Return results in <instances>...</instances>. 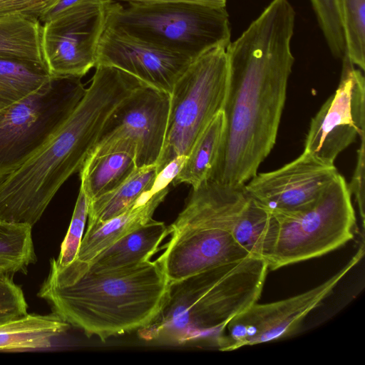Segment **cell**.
<instances>
[{
    "label": "cell",
    "instance_id": "1",
    "mask_svg": "<svg viewBox=\"0 0 365 365\" xmlns=\"http://www.w3.org/2000/svg\"><path fill=\"white\" fill-rule=\"evenodd\" d=\"M294 21L288 0H272L227 46L225 128L209 181L244 186L272 150L294 62L291 50Z\"/></svg>",
    "mask_w": 365,
    "mask_h": 365
},
{
    "label": "cell",
    "instance_id": "2",
    "mask_svg": "<svg viewBox=\"0 0 365 365\" xmlns=\"http://www.w3.org/2000/svg\"><path fill=\"white\" fill-rule=\"evenodd\" d=\"M139 86L119 69L96 66L91 85L65 122L0 180V220L33 227L61 186L79 172L113 110Z\"/></svg>",
    "mask_w": 365,
    "mask_h": 365
},
{
    "label": "cell",
    "instance_id": "3",
    "mask_svg": "<svg viewBox=\"0 0 365 365\" xmlns=\"http://www.w3.org/2000/svg\"><path fill=\"white\" fill-rule=\"evenodd\" d=\"M169 282L158 262L114 269H96L75 259L50 269L38 296L52 312L102 341L148 327L163 305Z\"/></svg>",
    "mask_w": 365,
    "mask_h": 365
},
{
    "label": "cell",
    "instance_id": "4",
    "mask_svg": "<svg viewBox=\"0 0 365 365\" xmlns=\"http://www.w3.org/2000/svg\"><path fill=\"white\" fill-rule=\"evenodd\" d=\"M268 269L264 259L250 255L170 282L159 313L139 336L178 344L216 339L230 319L257 302Z\"/></svg>",
    "mask_w": 365,
    "mask_h": 365
},
{
    "label": "cell",
    "instance_id": "5",
    "mask_svg": "<svg viewBox=\"0 0 365 365\" xmlns=\"http://www.w3.org/2000/svg\"><path fill=\"white\" fill-rule=\"evenodd\" d=\"M106 25L191 60L231 42L225 7L110 1Z\"/></svg>",
    "mask_w": 365,
    "mask_h": 365
},
{
    "label": "cell",
    "instance_id": "6",
    "mask_svg": "<svg viewBox=\"0 0 365 365\" xmlns=\"http://www.w3.org/2000/svg\"><path fill=\"white\" fill-rule=\"evenodd\" d=\"M272 215L275 236L265 259L271 270L324 255L354 236L351 195L340 174L309 206Z\"/></svg>",
    "mask_w": 365,
    "mask_h": 365
},
{
    "label": "cell",
    "instance_id": "7",
    "mask_svg": "<svg viewBox=\"0 0 365 365\" xmlns=\"http://www.w3.org/2000/svg\"><path fill=\"white\" fill-rule=\"evenodd\" d=\"M225 46H217L192 61L170 93L165 141L157 174L172 160L187 156L194 143L222 110L228 83Z\"/></svg>",
    "mask_w": 365,
    "mask_h": 365
},
{
    "label": "cell",
    "instance_id": "8",
    "mask_svg": "<svg viewBox=\"0 0 365 365\" xmlns=\"http://www.w3.org/2000/svg\"><path fill=\"white\" fill-rule=\"evenodd\" d=\"M86 88L77 77H53L0 110V180L30 158L76 108Z\"/></svg>",
    "mask_w": 365,
    "mask_h": 365
},
{
    "label": "cell",
    "instance_id": "9",
    "mask_svg": "<svg viewBox=\"0 0 365 365\" xmlns=\"http://www.w3.org/2000/svg\"><path fill=\"white\" fill-rule=\"evenodd\" d=\"M170 100V94L145 85L135 89L108 116L88 156L122 150L135 155L137 168L156 165L165 141Z\"/></svg>",
    "mask_w": 365,
    "mask_h": 365
},
{
    "label": "cell",
    "instance_id": "10",
    "mask_svg": "<svg viewBox=\"0 0 365 365\" xmlns=\"http://www.w3.org/2000/svg\"><path fill=\"white\" fill-rule=\"evenodd\" d=\"M364 245L341 269L322 284L280 301L250 305L230 319L215 341L219 350L233 351L274 341L292 334L304 319L331 292L339 282L364 256Z\"/></svg>",
    "mask_w": 365,
    "mask_h": 365
},
{
    "label": "cell",
    "instance_id": "11",
    "mask_svg": "<svg viewBox=\"0 0 365 365\" xmlns=\"http://www.w3.org/2000/svg\"><path fill=\"white\" fill-rule=\"evenodd\" d=\"M109 3L80 0L42 24L43 61L51 76L81 78L96 66Z\"/></svg>",
    "mask_w": 365,
    "mask_h": 365
},
{
    "label": "cell",
    "instance_id": "12",
    "mask_svg": "<svg viewBox=\"0 0 365 365\" xmlns=\"http://www.w3.org/2000/svg\"><path fill=\"white\" fill-rule=\"evenodd\" d=\"M339 86L312 118L304 152L334 164L336 157L365 136V81L345 54Z\"/></svg>",
    "mask_w": 365,
    "mask_h": 365
},
{
    "label": "cell",
    "instance_id": "13",
    "mask_svg": "<svg viewBox=\"0 0 365 365\" xmlns=\"http://www.w3.org/2000/svg\"><path fill=\"white\" fill-rule=\"evenodd\" d=\"M339 174L334 164L303 152L277 170L257 173L244 187L261 207L276 215L309 206Z\"/></svg>",
    "mask_w": 365,
    "mask_h": 365
},
{
    "label": "cell",
    "instance_id": "14",
    "mask_svg": "<svg viewBox=\"0 0 365 365\" xmlns=\"http://www.w3.org/2000/svg\"><path fill=\"white\" fill-rule=\"evenodd\" d=\"M192 61L106 25L98 46L96 66L115 68L170 95Z\"/></svg>",
    "mask_w": 365,
    "mask_h": 365
},
{
    "label": "cell",
    "instance_id": "15",
    "mask_svg": "<svg viewBox=\"0 0 365 365\" xmlns=\"http://www.w3.org/2000/svg\"><path fill=\"white\" fill-rule=\"evenodd\" d=\"M168 191V187L153 196L145 192L130 209L106 222L93 233L84 235L76 259L90 262L123 236L151 221Z\"/></svg>",
    "mask_w": 365,
    "mask_h": 365
},
{
    "label": "cell",
    "instance_id": "16",
    "mask_svg": "<svg viewBox=\"0 0 365 365\" xmlns=\"http://www.w3.org/2000/svg\"><path fill=\"white\" fill-rule=\"evenodd\" d=\"M169 235L163 222L153 219L103 250L88 262L96 269H114L150 261Z\"/></svg>",
    "mask_w": 365,
    "mask_h": 365
},
{
    "label": "cell",
    "instance_id": "17",
    "mask_svg": "<svg viewBox=\"0 0 365 365\" xmlns=\"http://www.w3.org/2000/svg\"><path fill=\"white\" fill-rule=\"evenodd\" d=\"M156 175V165L137 168L120 185L91 201L85 235L93 233L106 222L133 207L151 189Z\"/></svg>",
    "mask_w": 365,
    "mask_h": 365
},
{
    "label": "cell",
    "instance_id": "18",
    "mask_svg": "<svg viewBox=\"0 0 365 365\" xmlns=\"http://www.w3.org/2000/svg\"><path fill=\"white\" fill-rule=\"evenodd\" d=\"M70 324L52 312L31 314L0 326V351H19L51 346L52 341Z\"/></svg>",
    "mask_w": 365,
    "mask_h": 365
},
{
    "label": "cell",
    "instance_id": "19",
    "mask_svg": "<svg viewBox=\"0 0 365 365\" xmlns=\"http://www.w3.org/2000/svg\"><path fill=\"white\" fill-rule=\"evenodd\" d=\"M136 168L135 155L127 150L88 156L79 170L80 188L91 202L120 185Z\"/></svg>",
    "mask_w": 365,
    "mask_h": 365
},
{
    "label": "cell",
    "instance_id": "20",
    "mask_svg": "<svg viewBox=\"0 0 365 365\" xmlns=\"http://www.w3.org/2000/svg\"><path fill=\"white\" fill-rule=\"evenodd\" d=\"M225 128L223 110L220 111L197 139L173 185L186 183L196 189L210 180L220 154Z\"/></svg>",
    "mask_w": 365,
    "mask_h": 365
},
{
    "label": "cell",
    "instance_id": "21",
    "mask_svg": "<svg viewBox=\"0 0 365 365\" xmlns=\"http://www.w3.org/2000/svg\"><path fill=\"white\" fill-rule=\"evenodd\" d=\"M42 29L37 19L19 15L1 16L0 56L44 63Z\"/></svg>",
    "mask_w": 365,
    "mask_h": 365
},
{
    "label": "cell",
    "instance_id": "22",
    "mask_svg": "<svg viewBox=\"0 0 365 365\" xmlns=\"http://www.w3.org/2000/svg\"><path fill=\"white\" fill-rule=\"evenodd\" d=\"M51 77L43 63L0 56V110L37 90Z\"/></svg>",
    "mask_w": 365,
    "mask_h": 365
},
{
    "label": "cell",
    "instance_id": "23",
    "mask_svg": "<svg viewBox=\"0 0 365 365\" xmlns=\"http://www.w3.org/2000/svg\"><path fill=\"white\" fill-rule=\"evenodd\" d=\"M28 224L0 220V274L26 272L36 255Z\"/></svg>",
    "mask_w": 365,
    "mask_h": 365
},
{
    "label": "cell",
    "instance_id": "24",
    "mask_svg": "<svg viewBox=\"0 0 365 365\" xmlns=\"http://www.w3.org/2000/svg\"><path fill=\"white\" fill-rule=\"evenodd\" d=\"M346 55L362 71L365 68V0H339Z\"/></svg>",
    "mask_w": 365,
    "mask_h": 365
},
{
    "label": "cell",
    "instance_id": "25",
    "mask_svg": "<svg viewBox=\"0 0 365 365\" xmlns=\"http://www.w3.org/2000/svg\"><path fill=\"white\" fill-rule=\"evenodd\" d=\"M310 1L331 53L342 58L346 43L339 0Z\"/></svg>",
    "mask_w": 365,
    "mask_h": 365
},
{
    "label": "cell",
    "instance_id": "26",
    "mask_svg": "<svg viewBox=\"0 0 365 365\" xmlns=\"http://www.w3.org/2000/svg\"><path fill=\"white\" fill-rule=\"evenodd\" d=\"M89 203L86 195L80 188L68 232L61 243L59 255L56 259L60 266L70 264L77 257L88 215Z\"/></svg>",
    "mask_w": 365,
    "mask_h": 365
},
{
    "label": "cell",
    "instance_id": "27",
    "mask_svg": "<svg viewBox=\"0 0 365 365\" xmlns=\"http://www.w3.org/2000/svg\"><path fill=\"white\" fill-rule=\"evenodd\" d=\"M28 304L21 287L11 275L0 274V326L28 314Z\"/></svg>",
    "mask_w": 365,
    "mask_h": 365
},
{
    "label": "cell",
    "instance_id": "28",
    "mask_svg": "<svg viewBox=\"0 0 365 365\" xmlns=\"http://www.w3.org/2000/svg\"><path fill=\"white\" fill-rule=\"evenodd\" d=\"M60 0H0V17L19 15L40 21Z\"/></svg>",
    "mask_w": 365,
    "mask_h": 365
},
{
    "label": "cell",
    "instance_id": "29",
    "mask_svg": "<svg viewBox=\"0 0 365 365\" xmlns=\"http://www.w3.org/2000/svg\"><path fill=\"white\" fill-rule=\"evenodd\" d=\"M361 145L357 150L356 163L349 186L351 195L354 194L358 205L359 214L364 226V179H365V136L361 137Z\"/></svg>",
    "mask_w": 365,
    "mask_h": 365
},
{
    "label": "cell",
    "instance_id": "30",
    "mask_svg": "<svg viewBox=\"0 0 365 365\" xmlns=\"http://www.w3.org/2000/svg\"><path fill=\"white\" fill-rule=\"evenodd\" d=\"M187 156L180 155L172 160L156 175L153 185L149 190L150 195H153L159 191L168 187L174 178L181 170Z\"/></svg>",
    "mask_w": 365,
    "mask_h": 365
},
{
    "label": "cell",
    "instance_id": "31",
    "mask_svg": "<svg viewBox=\"0 0 365 365\" xmlns=\"http://www.w3.org/2000/svg\"><path fill=\"white\" fill-rule=\"evenodd\" d=\"M112 1H127L163 4V3H190L205 5L213 7H225L226 0H108Z\"/></svg>",
    "mask_w": 365,
    "mask_h": 365
},
{
    "label": "cell",
    "instance_id": "32",
    "mask_svg": "<svg viewBox=\"0 0 365 365\" xmlns=\"http://www.w3.org/2000/svg\"><path fill=\"white\" fill-rule=\"evenodd\" d=\"M78 1L80 0H60L58 3L40 20V22L44 23L51 20Z\"/></svg>",
    "mask_w": 365,
    "mask_h": 365
}]
</instances>
